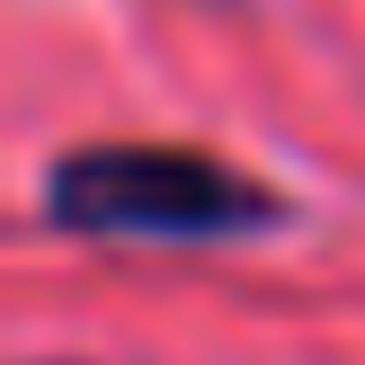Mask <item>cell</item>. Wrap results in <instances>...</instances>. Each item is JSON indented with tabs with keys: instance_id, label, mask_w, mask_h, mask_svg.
<instances>
[{
	"instance_id": "obj_1",
	"label": "cell",
	"mask_w": 365,
	"mask_h": 365,
	"mask_svg": "<svg viewBox=\"0 0 365 365\" xmlns=\"http://www.w3.org/2000/svg\"><path fill=\"white\" fill-rule=\"evenodd\" d=\"M36 223L63 241L241 250V241L285 232L294 205L205 143H71L36 178Z\"/></svg>"
}]
</instances>
